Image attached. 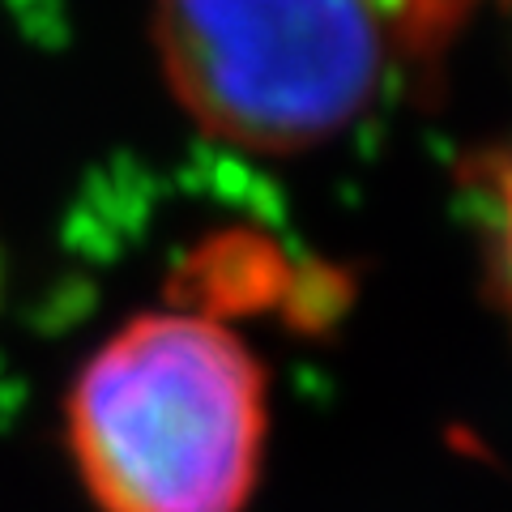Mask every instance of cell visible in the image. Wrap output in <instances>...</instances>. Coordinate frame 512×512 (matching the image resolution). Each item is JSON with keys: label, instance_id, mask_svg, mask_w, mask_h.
I'll return each instance as SVG.
<instances>
[{"label": "cell", "instance_id": "1", "mask_svg": "<svg viewBox=\"0 0 512 512\" xmlns=\"http://www.w3.org/2000/svg\"><path fill=\"white\" fill-rule=\"evenodd\" d=\"M269 431L265 367L214 316L150 312L86 359L69 444L103 512H239Z\"/></svg>", "mask_w": 512, "mask_h": 512}, {"label": "cell", "instance_id": "2", "mask_svg": "<svg viewBox=\"0 0 512 512\" xmlns=\"http://www.w3.org/2000/svg\"><path fill=\"white\" fill-rule=\"evenodd\" d=\"M154 47L201 133L256 154L338 137L402 56L380 0H154Z\"/></svg>", "mask_w": 512, "mask_h": 512}, {"label": "cell", "instance_id": "3", "mask_svg": "<svg viewBox=\"0 0 512 512\" xmlns=\"http://www.w3.org/2000/svg\"><path fill=\"white\" fill-rule=\"evenodd\" d=\"M274 274H278V256L265 239L227 231L188 252V261L175 274V299H184L188 308H201L197 316L239 312L269 295Z\"/></svg>", "mask_w": 512, "mask_h": 512}, {"label": "cell", "instance_id": "4", "mask_svg": "<svg viewBox=\"0 0 512 512\" xmlns=\"http://www.w3.org/2000/svg\"><path fill=\"white\" fill-rule=\"evenodd\" d=\"M470 184L478 210V239H483L487 291L512 333V141L478 158Z\"/></svg>", "mask_w": 512, "mask_h": 512}, {"label": "cell", "instance_id": "5", "mask_svg": "<svg viewBox=\"0 0 512 512\" xmlns=\"http://www.w3.org/2000/svg\"><path fill=\"white\" fill-rule=\"evenodd\" d=\"M491 0H402L397 5V43L402 56L436 60L448 39L461 35V26Z\"/></svg>", "mask_w": 512, "mask_h": 512}, {"label": "cell", "instance_id": "6", "mask_svg": "<svg viewBox=\"0 0 512 512\" xmlns=\"http://www.w3.org/2000/svg\"><path fill=\"white\" fill-rule=\"evenodd\" d=\"M5 9L22 35L39 47H64L73 39L69 0H5Z\"/></svg>", "mask_w": 512, "mask_h": 512}]
</instances>
